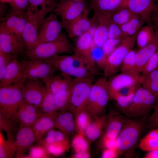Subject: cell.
Here are the masks:
<instances>
[{
    "label": "cell",
    "instance_id": "1",
    "mask_svg": "<svg viewBox=\"0 0 158 158\" xmlns=\"http://www.w3.org/2000/svg\"><path fill=\"white\" fill-rule=\"evenodd\" d=\"M147 118H128L117 138V151L119 155L131 157L146 128Z\"/></svg>",
    "mask_w": 158,
    "mask_h": 158
},
{
    "label": "cell",
    "instance_id": "2",
    "mask_svg": "<svg viewBox=\"0 0 158 158\" xmlns=\"http://www.w3.org/2000/svg\"><path fill=\"white\" fill-rule=\"evenodd\" d=\"M68 37L62 32L55 39L26 49L23 53L28 60H44L56 55L70 54L73 52V47Z\"/></svg>",
    "mask_w": 158,
    "mask_h": 158
},
{
    "label": "cell",
    "instance_id": "3",
    "mask_svg": "<svg viewBox=\"0 0 158 158\" xmlns=\"http://www.w3.org/2000/svg\"><path fill=\"white\" fill-rule=\"evenodd\" d=\"M44 60L53 66L57 71L74 78V79L93 76L84 62L73 54L56 55Z\"/></svg>",
    "mask_w": 158,
    "mask_h": 158
},
{
    "label": "cell",
    "instance_id": "4",
    "mask_svg": "<svg viewBox=\"0 0 158 158\" xmlns=\"http://www.w3.org/2000/svg\"><path fill=\"white\" fill-rule=\"evenodd\" d=\"M23 81L13 85L0 86V116L17 122L16 114L23 99L21 89Z\"/></svg>",
    "mask_w": 158,
    "mask_h": 158
},
{
    "label": "cell",
    "instance_id": "5",
    "mask_svg": "<svg viewBox=\"0 0 158 158\" xmlns=\"http://www.w3.org/2000/svg\"><path fill=\"white\" fill-rule=\"evenodd\" d=\"M110 98L108 80L103 76L93 83L86 109L94 118L102 116Z\"/></svg>",
    "mask_w": 158,
    "mask_h": 158
},
{
    "label": "cell",
    "instance_id": "6",
    "mask_svg": "<svg viewBox=\"0 0 158 158\" xmlns=\"http://www.w3.org/2000/svg\"><path fill=\"white\" fill-rule=\"evenodd\" d=\"M158 100V95L143 87L137 88L130 105L124 114L128 118H147Z\"/></svg>",
    "mask_w": 158,
    "mask_h": 158
},
{
    "label": "cell",
    "instance_id": "7",
    "mask_svg": "<svg viewBox=\"0 0 158 158\" xmlns=\"http://www.w3.org/2000/svg\"><path fill=\"white\" fill-rule=\"evenodd\" d=\"M54 8L46 7L32 9L29 8L25 12L26 25L22 39L26 49L33 46L45 19L48 13L52 12Z\"/></svg>",
    "mask_w": 158,
    "mask_h": 158
},
{
    "label": "cell",
    "instance_id": "8",
    "mask_svg": "<svg viewBox=\"0 0 158 158\" xmlns=\"http://www.w3.org/2000/svg\"><path fill=\"white\" fill-rule=\"evenodd\" d=\"M137 33L123 39L120 44L107 57L102 69L104 77L109 78L118 71L124 59L134 46Z\"/></svg>",
    "mask_w": 158,
    "mask_h": 158
},
{
    "label": "cell",
    "instance_id": "9",
    "mask_svg": "<svg viewBox=\"0 0 158 158\" xmlns=\"http://www.w3.org/2000/svg\"><path fill=\"white\" fill-rule=\"evenodd\" d=\"M93 76L81 79H74L71 95L66 109L74 114L86 109L92 86Z\"/></svg>",
    "mask_w": 158,
    "mask_h": 158
},
{
    "label": "cell",
    "instance_id": "10",
    "mask_svg": "<svg viewBox=\"0 0 158 158\" xmlns=\"http://www.w3.org/2000/svg\"><path fill=\"white\" fill-rule=\"evenodd\" d=\"M92 35L89 30L77 38L73 49V54L81 59L93 76L98 73V67L93 58Z\"/></svg>",
    "mask_w": 158,
    "mask_h": 158
},
{
    "label": "cell",
    "instance_id": "11",
    "mask_svg": "<svg viewBox=\"0 0 158 158\" xmlns=\"http://www.w3.org/2000/svg\"><path fill=\"white\" fill-rule=\"evenodd\" d=\"M62 28L58 16L53 12L50 13L45 19L32 47L55 39L62 32Z\"/></svg>",
    "mask_w": 158,
    "mask_h": 158
},
{
    "label": "cell",
    "instance_id": "12",
    "mask_svg": "<svg viewBox=\"0 0 158 158\" xmlns=\"http://www.w3.org/2000/svg\"><path fill=\"white\" fill-rule=\"evenodd\" d=\"M90 19L91 28L93 30V44L102 48L108 38V24L110 19L109 14L93 11Z\"/></svg>",
    "mask_w": 158,
    "mask_h": 158
},
{
    "label": "cell",
    "instance_id": "13",
    "mask_svg": "<svg viewBox=\"0 0 158 158\" xmlns=\"http://www.w3.org/2000/svg\"><path fill=\"white\" fill-rule=\"evenodd\" d=\"M46 86L41 79H25L21 84L23 99L39 108Z\"/></svg>",
    "mask_w": 158,
    "mask_h": 158
},
{
    "label": "cell",
    "instance_id": "14",
    "mask_svg": "<svg viewBox=\"0 0 158 158\" xmlns=\"http://www.w3.org/2000/svg\"><path fill=\"white\" fill-rule=\"evenodd\" d=\"M87 9L84 0H61L57 2L52 12L61 20L69 21L77 18Z\"/></svg>",
    "mask_w": 158,
    "mask_h": 158
},
{
    "label": "cell",
    "instance_id": "15",
    "mask_svg": "<svg viewBox=\"0 0 158 158\" xmlns=\"http://www.w3.org/2000/svg\"><path fill=\"white\" fill-rule=\"evenodd\" d=\"M28 60H20L16 57L7 66L3 76L0 80V86H7L23 81Z\"/></svg>",
    "mask_w": 158,
    "mask_h": 158
},
{
    "label": "cell",
    "instance_id": "16",
    "mask_svg": "<svg viewBox=\"0 0 158 158\" xmlns=\"http://www.w3.org/2000/svg\"><path fill=\"white\" fill-rule=\"evenodd\" d=\"M0 49L5 52L16 56L23 53L26 48L23 40L13 32L0 26Z\"/></svg>",
    "mask_w": 158,
    "mask_h": 158
},
{
    "label": "cell",
    "instance_id": "17",
    "mask_svg": "<svg viewBox=\"0 0 158 158\" xmlns=\"http://www.w3.org/2000/svg\"><path fill=\"white\" fill-rule=\"evenodd\" d=\"M140 74L136 73L122 72L114 75L108 80L109 94L119 92L124 88L137 86L140 82Z\"/></svg>",
    "mask_w": 158,
    "mask_h": 158
},
{
    "label": "cell",
    "instance_id": "18",
    "mask_svg": "<svg viewBox=\"0 0 158 158\" xmlns=\"http://www.w3.org/2000/svg\"><path fill=\"white\" fill-rule=\"evenodd\" d=\"M13 141L17 148L16 157L25 158L26 151L29 149L37 139L32 126H20Z\"/></svg>",
    "mask_w": 158,
    "mask_h": 158
},
{
    "label": "cell",
    "instance_id": "19",
    "mask_svg": "<svg viewBox=\"0 0 158 158\" xmlns=\"http://www.w3.org/2000/svg\"><path fill=\"white\" fill-rule=\"evenodd\" d=\"M24 78L39 79L51 76L57 71L51 65L41 59L28 60Z\"/></svg>",
    "mask_w": 158,
    "mask_h": 158
},
{
    "label": "cell",
    "instance_id": "20",
    "mask_svg": "<svg viewBox=\"0 0 158 158\" xmlns=\"http://www.w3.org/2000/svg\"><path fill=\"white\" fill-rule=\"evenodd\" d=\"M126 6L149 24L152 23V14L158 5L156 0H127Z\"/></svg>",
    "mask_w": 158,
    "mask_h": 158
},
{
    "label": "cell",
    "instance_id": "21",
    "mask_svg": "<svg viewBox=\"0 0 158 158\" xmlns=\"http://www.w3.org/2000/svg\"><path fill=\"white\" fill-rule=\"evenodd\" d=\"M40 109L23 99L16 115V121L20 126H32L42 114Z\"/></svg>",
    "mask_w": 158,
    "mask_h": 158
},
{
    "label": "cell",
    "instance_id": "22",
    "mask_svg": "<svg viewBox=\"0 0 158 158\" xmlns=\"http://www.w3.org/2000/svg\"><path fill=\"white\" fill-rule=\"evenodd\" d=\"M107 116L102 136L116 139L123 125L128 118L116 111H110Z\"/></svg>",
    "mask_w": 158,
    "mask_h": 158
},
{
    "label": "cell",
    "instance_id": "23",
    "mask_svg": "<svg viewBox=\"0 0 158 158\" xmlns=\"http://www.w3.org/2000/svg\"><path fill=\"white\" fill-rule=\"evenodd\" d=\"M155 31L154 36L152 41L136 51L135 71L138 74L141 73L147 60L158 49V28H155Z\"/></svg>",
    "mask_w": 158,
    "mask_h": 158
},
{
    "label": "cell",
    "instance_id": "24",
    "mask_svg": "<svg viewBox=\"0 0 158 158\" xmlns=\"http://www.w3.org/2000/svg\"><path fill=\"white\" fill-rule=\"evenodd\" d=\"M54 74L41 80L55 95L71 88L74 82V79L60 73Z\"/></svg>",
    "mask_w": 158,
    "mask_h": 158
},
{
    "label": "cell",
    "instance_id": "25",
    "mask_svg": "<svg viewBox=\"0 0 158 158\" xmlns=\"http://www.w3.org/2000/svg\"><path fill=\"white\" fill-rule=\"evenodd\" d=\"M56 113L42 114L36 120L32 127L37 141L41 139L47 132L55 127Z\"/></svg>",
    "mask_w": 158,
    "mask_h": 158
},
{
    "label": "cell",
    "instance_id": "26",
    "mask_svg": "<svg viewBox=\"0 0 158 158\" xmlns=\"http://www.w3.org/2000/svg\"><path fill=\"white\" fill-rule=\"evenodd\" d=\"M127 0H90V9L93 11L110 13L126 6Z\"/></svg>",
    "mask_w": 158,
    "mask_h": 158
},
{
    "label": "cell",
    "instance_id": "27",
    "mask_svg": "<svg viewBox=\"0 0 158 158\" xmlns=\"http://www.w3.org/2000/svg\"><path fill=\"white\" fill-rule=\"evenodd\" d=\"M107 116L105 114L94 118L85 130V136L89 142L96 140L101 135L106 124Z\"/></svg>",
    "mask_w": 158,
    "mask_h": 158
},
{
    "label": "cell",
    "instance_id": "28",
    "mask_svg": "<svg viewBox=\"0 0 158 158\" xmlns=\"http://www.w3.org/2000/svg\"><path fill=\"white\" fill-rule=\"evenodd\" d=\"M137 86L131 87L127 95L123 94L120 91L110 94L111 98L116 102L121 112L124 114L132 103Z\"/></svg>",
    "mask_w": 158,
    "mask_h": 158
},
{
    "label": "cell",
    "instance_id": "29",
    "mask_svg": "<svg viewBox=\"0 0 158 158\" xmlns=\"http://www.w3.org/2000/svg\"><path fill=\"white\" fill-rule=\"evenodd\" d=\"M138 147L142 151L147 152L158 149V128L151 130L141 139Z\"/></svg>",
    "mask_w": 158,
    "mask_h": 158
},
{
    "label": "cell",
    "instance_id": "30",
    "mask_svg": "<svg viewBox=\"0 0 158 158\" xmlns=\"http://www.w3.org/2000/svg\"><path fill=\"white\" fill-rule=\"evenodd\" d=\"M154 27L152 23L147 24L138 31L136 42L139 49L145 46L153 40L155 32Z\"/></svg>",
    "mask_w": 158,
    "mask_h": 158
},
{
    "label": "cell",
    "instance_id": "31",
    "mask_svg": "<svg viewBox=\"0 0 158 158\" xmlns=\"http://www.w3.org/2000/svg\"><path fill=\"white\" fill-rule=\"evenodd\" d=\"M146 22L140 16L136 15L127 23L120 26L125 37L137 34Z\"/></svg>",
    "mask_w": 158,
    "mask_h": 158
},
{
    "label": "cell",
    "instance_id": "32",
    "mask_svg": "<svg viewBox=\"0 0 158 158\" xmlns=\"http://www.w3.org/2000/svg\"><path fill=\"white\" fill-rule=\"evenodd\" d=\"M39 109L43 114L55 113L57 111L55 103V94L46 86L43 98Z\"/></svg>",
    "mask_w": 158,
    "mask_h": 158
},
{
    "label": "cell",
    "instance_id": "33",
    "mask_svg": "<svg viewBox=\"0 0 158 158\" xmlns=\"http://www.w3.org/2000/svg\"><path fill=\"white\" fill-rule=\"evenodd\" d=\"M136 15L126 6L109 13L111 20L119 26L127 23Z\"/></svg>",
    "mask_w": 158,
    "mask_h": 158
},
{
    "label": "cell",
    "instance_id": "34",
    "mask_svg": "<svg viewBox=\"0 0 158 158\" xmlns=\"http://www.w3.org/2000/svg\"><path fill=\"white\" fill-rule=\"evenodd\" d=\"M74 115L77 131L85 132L92 121V117L86 109L79 111Z\"/></svg>",
    "mask_w": 158,
    "mask_h": 158
},
{
    "label": "cell",
    "instance_id": "35",
    "mask_svg": "<svg viewBox=\"0 0 158 158\" xmlns=\"http://www.w3.org/2000/svg\"><path fill=\"white\" fill-rule=\"evenodd\" d=\"M0 158H12L15 155L17 148L13 141L5 140L0 132Z\"/></svg>",
    "mask_w": 158,
    "mask_h": 158
},
{
    "label": "cell",
    "instance_id": "36",
    "mask_svg": "<svg viewBox=\"0 0 158 158\" xmlns=\"http://www.w3.org/2000/svg\"><path fill=\"white\" fill-rule=\"evenodd\" d=\"M89 142L84 132L78 131L72 141V146L75 152L88 151Z\"/></svg>",
    "mask_w": 158,
    "mask_h": 158
},
{
    "label": "cell",
    "instance_id": "37",
    "mask_svg": "<svg viewBox=\"0 0 158 158\" xmlns=\"http://www.w3.org/2000/svg\"><path fill=\"white\" fill-rule=\"evenodd\" d=\"M11 10V12L5 17L1 19L0 25L5 30L13 32L17 25L21 14Z\"/></svg>",
    "mask_w": 158,
    "mask_h": 158
},
{
    "label": "cell",
    "instance_id": "38",
    "mask_svg": "<svg viewBox=\"0 0 158 158\" xmlns=\"http://www.w3.org/2000/svg\"><path fill=\"white\" fill-rule=\"evenodd\" d=\"M136 51L133 49L126 56L120 66L121 72L138 73L135 71Z\"/></svg>",
    "mask_w": 158,
    "mask_h": 158
},
{
    "label": "cell",
    "instance_id": "39",
    "mask_svg": "<svg viewBox=\"0 0 158 158\" xmlns=\"http://www.w3.org/2000/svg\"><path fill=\"white\" fill-rule=\"evenodd\" d=\"M45 147L51 155L57 156L68 150L70 145L68 139H67L61 142H54Z\"/></svg>",
    "mask_w": 158,
    "mask_h": 158
},
{
    "label": "cell",
    "instance_id": "40",
    "mask_svg": "<svg viewBox=\"0 0 158 158\" xmlns=\"http://www.w3.org/2000/svg\"><path fill=\"white\" fill-rule=\"evenodd\" d=\"M62 28L71 38L79 37L84 33L74 19L69 21L61 20Z\"/></svg>",
    "mask_w": 158,
    "mask_h": 158
},
{
    "label": "cell",
    "instance_id": "41",
    "mask_svg": "<svg viewBox=\"0 0 158 158\" xmlns=\"http://www.w3.org/2000/svg\"><path fill=\"white\" fill-rule=\"evenodd\" d=\"M71 88L55 95V103L57 110H62L66 109L70 97Z\"/></svg>",
    "mask_w": 158,
    "mask_h": 158
},
{
    "label": "cell",
    "instance_id": "42",
    "mask_svg": "<svg viewBox=\"0 0 158 158\" xmlns=\"http://www.w3.org/2000/svg\"><path fill=\"white\" fill-rule=\"evenodd\" d=\"M58 114H56L55 127L61 131L71 121L74 120V114L71 111L61 110Z\"/></svg>",
    "mask_w": 158,
    "mask_h": 158
},
{
    "label": "cell",
    "instance_id": "43",
    "mask_svg": "<svg viewBox=\"0 0 158 158\" xmlns=\"http://www.w3.org/2000/svg\"><path fill=\"white\" fill-rule=\"evenodd\" d=\"M29 151L26 158H48L51 157V155L46 147L40 144L35 146H32L29 149Z\"/></svg>",
    "mask_w": 158,
    "mask_h": 158
},
{
    "label": "cell",
    "instance_id": "44",
    "mask_svg": "<svg viewBox=\"0 0 158 158\" xmlns=\"http://www.w3.org/2000/svg\"><path fill=\"white\" fill-rule=\"evenodd\" d=\"M89 11L86 9L80 16L74 19L84 33L89 31L92 27L90 19L88 17Z\"/></svg>",
    "mask_w": 158,
    "mask_h": 158
},
{
    "label": "cell",
    "instance_id": "45",
    "mask_svg": "<svg viewBox=\"0 0 158 158\" xmlns=\"http://www.w3.org/2000/svg\"><path fill=\"white\" fill-rule=\"evenodd\" d=\"M158 67V51L157 50L147 60L143 67L141 75H147Z\"/></svg>",
    "mask_w": 158,
    "mask_h": 158
},
{
    "label": "cell",
    "instance_id": "46",
    "mask_svg": "<svg viewBox=\"0 0 158 158\" xmlns=\"http://www.w3.org/2000/svg\"><path fill=\"white\" fill-rule=\"evenodd\" d=\"M123 39L108 38L102 47L104 55L106 58L120 44Z\"/></svg>",
    "mask_w": 158,
    "mask_h": 158
},
{
    "label": "cell",
    "instance_id": "47",
    "mask_svg": "<svg viewBox=\"0 0 158 158\" xmlns=\"http://www.w3.org/2000/svg\"><path fill=\"white\" fill-rule=\"evenodd\" d=\"M16 56L7 53L0 49V80L3 78L9 63Z\"/></svg>",
    "mask_w": 158,
    "mask_h": 158
},
{
    "label": "cell",
    "instance_id": "48",
    "mask_svg": "<svg viewBox=\"0 0 158 158\" xmlns=\"http://www.w3.org/2000/svg\"><path fill=\"white\" fill-rule=\"evenodd\" d=\"M12 11L20 13H24L30 6L29 0H12L9 4Z\"/></svg>",
    "mask_w": 158,
    "mask_h": 158
},
{
    "label": "cell",
    "instance_id": "49",
    "mask_svg": "<svg viewBox=\"0 0 158 158\" xmlns=\"http://www.w3.org/2000/svg\"><path fill=\"white\" fill-rule=\"evenodd\" d=\"M29 8L32 9H40L42 8L52 7L54 8L57 2L55 0H29Z\"/></svg>",
    "mask_w": 158,
    "mask_h": 158
},
{
    "label": "cell",
    "instance_id": "50",
    "mask_svg": "<svg viewBox=\"0 0 158 158\" xmlns=\"http://www.w3.org/2000/svg\"><path fill=\"white\" fill-rule=\"evenodd\" d=\"M108 38L126 37L120 26L114 22L110 18L108 24Z\"/></svg>",
    "mask_w": 158,
    "mask_h": 158
},
{
    "label": "cell",
    "instance_id": "51",
    "mask_svg": "<svg viewBox=\"0 0 158 158\" xmlns=\"http://www.w3.org/2000/svg\"><path fill=\"white\" fill-rule=\"evenodd\" d=\"M153 109L152 114L147 119L146 128L151 130L158 128V100Z\"/></svg>",
    "mask_w": 158,
    "mask_h": 158
},
{
    "label": "cell",
    "instance_id": "52",
    "mask_svg": "<svg viewBox=\"0 0 158 158\" xmlns=\"http://www.w3.org/2000/svg\"><path fill=\"white\" fill-rule=\"evenodd\" d=\"M25 25L26 19L25 13L20 16L18 22L13 32L18 37L22 40Z\"/></svg>",
    "mask_w": 158,
    "mask_h": 158
},
{
    "label": "cell",
    "instance_id": "53",
    "mask_svg": "<svg viewBox=\"0 0 158 158\" xmlns=\"http://www.w3.org/2000/svg\"><path fill=\"white\" fill-rule=\"evenodd\" d=\"M142 87L153 94L158 95V79L140 83Z\"/></svg>",
    "mask_w": 158,
    "mask_h": 158
},
{
    "label": "cell",
    "instance_id": "54",
    "mask_svg": "<svg viewBox=\"0 0 158 158\" xmlns=\"http://www.w3.org/2000/svg\"><path fill=\"white\" fill-rule=\"evenodd\" d=\"M102 145L104 149H111L117 150L116 138L112 139L102 136Z\"/></svg>",
    "mask_w": 158,
    "mask_h": 158
},
{
    "label": "cell",
    "instance_id": "55",
    "mask_svg": "<svg viewBox=\"0 0 158 158\" xmlns=\"http://www.w3.org/2000/svg\"><path fill=\"white\" fill-rule=\"evenodd\" d=\"M158 79V67L145 75H140V82L151 81Z\"/></svg>",
    "mask_w": 158,
    "mask_h": 158
},
{
    "label": "cell",
    "instance_id": "56",
    "mask_svg": "<svg viewBox=\"0 0 158 158\" xmlns=\"http://www.w3.org/2000/svg\"><path fill=\"white\" fill-rule=\"evenodd\" d=\"M118 155L117 150L104 148L102 151V157L103 158H116Z\"/></svg>",
    "mask_w": 158,
    "mask_h": 158
},
{
    "label": "cell",
    "instance_id": "57",
    "mask_svg": "<svg viewBox=\"0 0 158 158\" xmlns=\"http://www.w3.org/2000/svg\"><path fill=\"white\" fill-rule=\"evenodd\" d=\"M151 22L155 28H158V7L154 11L151 16Z\"/></svg>",
    "mask_w": 158,
    "mask_h": 158
},
{
    "label": "cell",
    "instance_id": "58",
    "mask_svg": "<svg viewBox=\"0 0 158 158\" xmlns=\"http://www.w3.org/2000/svg\"><path fill=\"white\" fill-rule=\"evenodd\" d=\"M90 154L88 151L79 152H75L73 157L75 158H88Z\"/></svg>",
    "mask_w": 158,
    "mask_h": 158
},
{
    "label": "cell",
    "instance_id": "59",
    "mask_svg": "<svg viewBox=\"0 0 158 158\" xmlns=\"http://www.w3.org/2000/svg\"><path fill=\"white\" fill-rule=\"evenodd\" d=\"M143 158H158V149L148 152Z\"/></svg>",
    "mask_w": 158,
    "mask_h": 158
},
{
    "label": "cell",
    "instance_id": "60",
    "mask_svg": "<svg viewBox=\"0 0 158 158\" xmlns=\"http://www.w3.org/2000/svg\"><path fill=\"white\" fill-rule=\"evenodd\" d=\"M5 4L0 3V16L1 18H2V16L4 13V12L6 9V5Z\"/></svg>",
    "mask_w": 158,
    "mask_h": 158
},
{
    "label": "cell",
    "instance_id": "61",
    "mask_svg": "<svg viewBox=\"0 0 158 158\" xmlns=\"http://www.w3.org/2000/svg\"><path fill=\"white\" fill-rule=\"evenodd\" d=\"M12 0H0V3L4 4H10Z\"/></svg>",
    "mask_w": 158,
    "mask_h": 158
},
{
    "label": "cell",
    "instance_id": "62",
    "mask_svg": "<svg viewBox=\"0 0 158 158\" xmlns=\"http://www.w3.org/2000/svg\"><path fill=\"white\" fill-rule=\"evenodd\" d=\"M156 3L157 5H158V0H156Z\"/></svg>",
    "mask_w": 158,
    "mask_h": 158
},
{
    "label": "cell",
    "instance_id": "63",
    "mask_svg": "<svg viewBox=\"0 0 158 158\" xmlns=\"http://www.w3.org/2000/svg\"><path fill=\"white\" fill-rule=\"evenodd\" d=\"M72 0L79 1H83L84 0Z\"/></svg>",
    "mask_w": 158,
    "mask_h": 158
},
{
    "label": "cell",
    "instance_id": "64",
    "mask_svg": "<svg viewBox=\"0 0 158 158\" xmlns=\"http://www.w3.org/2000/svg\"></svg>",
    "mask_w": 158,
    "mask_h": 158
}]
</instances>
